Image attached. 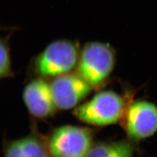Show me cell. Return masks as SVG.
Returning <instances> with one entry per match:
<instances>
[{
    "label": "cell",
    "instance_id": "6",
    "mask_svg": "<svg viewBox=\"0 0 157 157\" xmlns=\"http://www.w3.org/2000/svg\"><path fill=\"white\" fill-rule=\"evenodd\" d=\"M50 86L56 109L61 110L75 107L92 89L78 74L71 73L55 77Z\"/></svg>",
    "mask_w": 157,
    "mask_h": 157
},
{
    "label": "cell",
    "instance_id": "5",
    "mask_svg": "<svg viewBox=\"0 0 157 157\" xmlns=\"http://www.w3.org/2000/svg\"><path fill=\"white\" fill-rule=\"evenodd\" d=\"M124 126L130 139L141 140L157 132V106L153 103L139 100L127 107Z\"/></svg>",
    "mask_w": 157,
    "mask_h": 157
},
{
    "label": "cell",
    "instance_id": "3",
    "mask_svg": "<svg viewBox=\"0 0 157 157\" xmlns=\"http://www.w3.org/2000/svg\"><path fill=\"white\" fill-rule=\"evenodd\" d=\"M80 52L71 41L60 39L51 43L38 55L36 71L43 77H56L71 73L77 67Z\"/></svg>",
    "mask_w": 157,
    "mask_h": 157
},
{
    "label": "cell",
    "instance_id": "1",
    "mask_svg": "<svg viewBox=\"0 0 157 157\" xmlns=\"http://www.w3.org/2000/svg\"><path fill=\"white\" fill-rule=\"evenodd\" d=\"M115 64V52L109 45L88 43L80 52L76 73L92 88H97L109 77Z\"/></svg>",
    "mask_w": 157,
    "mask_h": 157
},
{
    "label": "cell",
    "instance_id": "10",
    "mask_svg": "<svg viewBox=\"0 0 157 157\" xmlns=\"http://www.w3.org/2000/svg\"><path fill=\"white\" fill-rule=\"evenodd\" d=\"M11 70V56L9 49L3 42L0 41V78L7 77Z\"/></svg>",
    "mask_w": 157,
    "mask_h": 157
},
{
    "label": "cell",
    "instance_id": "4",
    "mask_svg": "<svg viewBox=\"0 0 157 157\" xmlns=\"http://www.w3.org/2000/svg\"><path fill=\"white\" fill-rule=\"evenodd\" d=\"M92 130L71 125L60 126L52 132L49 141L52 157H85L90 149Z\"/></svg>",
    "mask_w": 157,
    "mask_h": 157
},
{
    "label": "cell",
    "instance_id": "2",
    "mask_svg": "<svg viewBox=\"0 0 157 157\" xmlns=\"http://www.w3.org/2000/svg\"><path fill=\"white\" fill-rule=\"evenodd\" d=\"M127 107L124 98L119 94L111 90L102 91L78 106L74 115L88 124L107 126L119 122L124 116Z\"/></svg>",
    "mask_w": 157,
    "mask_h": 157
},
{
    "label": "cell",
    "instance_id": "8",
    "mask_svg": "<svg viewBox=\"0 0 157 157\" xmlns=\"http://www.w3.org/2000/svg\"><path fill=\"white\" fill-rule=\"evenodd\" d=\"M4 157H48L41 142L33 137H27L11 142Z\"/></svg>",
    "mask_w": 157,
    "mask_h": 157
},
{
    "label": "cell",
    "instance_id": "9",
    "mask_svg": "<svg viewBox=\"0 0 157 157\" xmlns=\"http://www.w3.org/2000/svg\"><path fill=\"white\" fill-rule=\"evenodd\" d=\"M133 153L130 142L121 140L96 144L90 147L85 157H132Z\"/></svg>",
    "mask_w": 157,
    "mask_h": 157
},
{
    "label": "cell",
    "instance_id": "7",
    "mask_svg": "<svg viewBox=\"0 0 157 157\" xmlns=\"http://www.w3.org/2000/svg\"><path fill=\"white\" fill-rule=\"evenodd\" d=\"M23 100L30 113L37 118L52 115L56 109L50 83L42 78L29 82L23 91Z\"/></svg>",
    "mask_w": 157,
    "mask_h": 157
}]
</instances>
